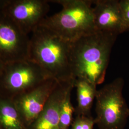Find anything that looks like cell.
<instances>
[{
	"instance_id": "1",
	"label": "cell",
	"mask_w": 129,
	"mask_h": 129,
	"mask_svg": "<svg viewBox=\"0 0 129 129\" xmlns=\"http://www.w3.org/2000/svg\"><path fill=\"white\" fill-rule=\"evenodd\" d=\"M118 35L97 31L71 43L70 64L73 78H85L96 86L103 83Z\"/></svg>"
},
{
	"instance_id": "2",
	"label": "cell",
	"mask_w": 129,
	"mask_h": 129,
	"mask_svg": "<svg viewBox=\"0 0 129 129\" xmlns=\"http://www.w3.org/2000/svg\"><path fill=\"white\" fill-rule=\"evenodd\" d=\"M31 34L28 59L38 64L49 78L58 82L75 79L70 64L71 43L41 25Z\"/></svg>"
},
{
	"instance_id": "3",
	"label": "cell",
	"mask_w": 129,
	"mask_h": 129,
	"mask_svg": "<svg viewBox=\"0 0 129 129\" xmlns=\"http://www.w3.org/2000/svg\"><path fill=\"white\" fill-rule=\"evenodd\" d=\"M62 9L46 16L39 25L50 29L64 40L73 43L84 36L97 32L94 22L92 5L90 0H55Z\"/></svg>"
},
{
	"instance_id": "4",
	"label": "cell",
	"mask_w": 129,
	"mask_h": 129,
	"mask_svg": "<svg viewBox=\"0 0 129 129\" xmlns=\"http://www.w3.org/2000/svg\"><path fill=\"white\" fill-rule=\"evenodd\" d=\"M122 78L97 90L95 124L99 129H124L129 117V108L122 95Z\"/></svg>"
},
{
	"instance_id": "5",
	"label": "cell",
	"mask_w": 129,
	"mask_h": 129,
	"mask_svg": "<svg viewBox=\"0 0 129 129\" xmlns=\"http://www.w3.org/2000/svg\"><path fill=\"white\" fill-rule=\"evenodd\" d=\"M48 78L38 64L29 59L5 64L0 71V97L13 100Z\"/></svg>"
},
{
	"instance_id": "6",
	"label": "cell",
	"mask_w": 129,
	"mask_h": 129,
	"mask_svg": "<svg viewBox=\"0 0 129 129\" xmlns=\"http://www.w3.org/2000/svg\"><path fill=\"white\" fill-rule=\"evenodd\" d=\"M30 37L4 12L0 13V59L7 64L28 59Z\"/></svg>"
},
{
	"instance_id": "7",
	"label": "cell",
	"mask_w": 129,
	"mask_h": 129,
	"mask_svg": "<svg viewBox=\"0 0 129 129\" xmlns=\"http://www.w3.org/2000/svg\"><path fill=\"white\" fill-rule=\"evenodd\" d=\"M49 1L45 0H9L4 13L29 36L46 17Z\"/></svg>"
},
{
	"instance_id": "8",
	"label": "cell",
	"mask_w": 129,
	"mask_h": 129,
	"mask_svg": "<svg viewBox=\"0 0 129 129\" xmlns=\"http://www.w3.org/2000/svg\"><path fill=\"white\" fill-rule=\"evenodd\" d=\"M57 83L54 78H47L12 100L27 128L40 115Z\"/></svg>"
},
{
	"instance_id": "9",
	"label": "cell",
	"mask_w": 129,
	"mask_h": 129,
	"mask_svg": "<svg viewBox=\"0 0 129 129\" xmlns=\"http://www.w3.org/2000/svg\"><path fill=\"white\" fill-rule=\"evenodd\" d=\"M75 81L58 82L41 113L27 129H59L61 105L67 92L75 87Z\"/></svg>"
},
{
	"instance_id": "10",
	"label": "cell",
	"mask_w": 129,
	"mask_h": 129,
	"mask_svg": "<svg viewBox=\"0 0 129 129\" xmlns=\"http://www.w3.org/2000/svg\"><path fill=\"white\" fill-rule=\"evenodd\" d=\"M94 22L96 31L124 33L122 17L118 0L93 1Z\"/></svg>"
},
{
	"instance_id": "11",
	"label": "cell",
	"mask_w": 129,
	"mask_h": 129,
	"mask_svg": "<svg viewBox=\"0 0 129 129\" xmlns=\"http://www.w3.org/2000/svg\"><path fill=\"white\" fill-rule=\"evenodd\" d=\"M74 87L77 89L78 102L75 113L76 116H92L91 110L96 98L97 86L85 78H77Z\"/></svg>"
},
{
	"instance_id": "12",
	"label": "cell",
	"mask_w": 129,
	"mask_h": 129,
	"mask_svg": "<svg viewBox=\"0 0 129 129\" xmlns=\"http://www.w3.org/2000/svg\"><path fill=\"white\" fill-rule=\"evenodd\" d=\"M0 125L2 129H27L12 100L0 97Z\"/></svg>"
},
{
	"instance_id": "13",
	"label": "cell",
	"mask_w": 129,
	"mask_h": 129,
	"mask_svg": "<svg viewBox=\"0 0 129 129\" xmlns=\"http://www.w3.org/2000/svg\"><path fill=\"white\" fill-rule=\"evenodd\" d=\"M74 87L70 88L67 92L60 109L59 129H69L73 121V114L75 108L73 106L71 100V92Z\"/></svg>"
},
{
	"instance_id": "14",
	"label": "cell",
	"mask_w": 129,
	"mask_h": 129,
	"mask_svg": "<svg viewBox=\"0 0 129 129\" xmlns=\"http://www.w3.org/2000/svg\"><path fill=\"white\" fill-rule=\"evenodd\" d=\"M95 119L92 116H76L71 125V129H93Z\"/></svg>"
},
{
	"instance_id": "15",
	"label": "cell",
	"mask_w": 129,
	"mask_h": 129,
	"mask_svg": "<svg viewBox=\"0 0 129 129\" xmlns=\"http://www.w3.org/2000/svg\"><path fill=\"white\" fill-rule=\"evenodd\" d=\"M122 17L124 31H129V0L119 1Z\"/></svg>"
},
{
	"instance_id": "16",
	"label": "cell",
	"mask_w": 129,
	"mask_h": 129,
	"mask_svg": "<svg viewBox=\"0 0 129 129\" xmlns=\"http://www.w3.org/2000/svg\"><path fill=\"white\" fill-rule=\"evenodd\" d=\"M9 2V0H0V13L4 12Z\"/></svg>"
},
{
	"instance_id": "17",
	"label": "cell",
	"mask_w": 129,
	"mask_h": 129,
	"mask_svg": "<svg viewBox=\"0 0 129 129\" xmlns=\"http://www.w3.org/2000/svg\"><path fill=\"white\" fill-rule=\"evenodd\" d=\"M4 65V63L2 62V61L0 59V71H1V70L3 68Z\"/></svg>"
},
{
	"instance_id": "18",
	"label": "cell",
	"mask_w": 129,
	"mask_h": 129,
	"mask_svg": "<svg viewBox=\"0 0 129 129\" xmlns=\"http://www.w3.org/2000/svg\"><path fill=\"white\" fill-rule=\"evenodd\" d=\"M0 129H2V128H1V125H0Z\"/></svg>"
}]
</instances>
